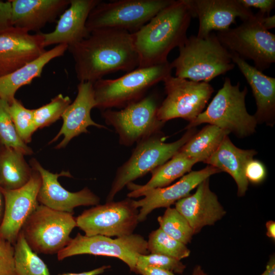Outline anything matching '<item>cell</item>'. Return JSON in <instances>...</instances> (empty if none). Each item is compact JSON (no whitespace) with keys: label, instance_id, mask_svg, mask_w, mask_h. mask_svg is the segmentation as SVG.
Masks as SVG:
<instances>
[{"label":"cell","instance_id":"33","mask_svg":"<svg viewBox=\"0 0 275 275\" xmlns=\"http://www.w3.org/2000/svg\"><path fill=\"white\" fill-rule=\"evenodd\" d=\"M8 109L21 139L26 144L30 143L33 134L37 130L34 121L33 109L26 108L15 98L8 102Z\"/></svg>","mask_w":275,"mask_h":275},{"label":"cell","instance_id":"16","mask_svg":"<svg viewBox=\"0 0 275 275\" xmlns=\"http://www.w3.org/2000/svg\"><path fill=\"white\" fill-rule=\"evenodd\" d=\"M193 17L199 19L197 36H208L213 31L222 32L236 23L239 17L242 21L252 18L254 14L250 8L238 0H183Z\"/></svg>","mask_w":275,"mask_h":275},{"label":"cell","instance_id":"4","mask_svg":"<svg viewBox=\"0 0 275 275\" xmlns=\"http://www.w3.org/2000/svg\"><path fill=\"white\" fill-rule=\"evenodd\" d=\"M168 61L146 67H138L116 79H100L93 83L96 107L103 110L124 107L143 98L152 87L171 75Z\"/></svg>","mask_w":275,"mask_h":275},{"label":"cell","instance_id":"37","mask_svg":"<svg viewBox=\"0 0 275 275\" xmlns=\"http://www.w3.org/2000/svg\"><path fill=\"white\" fill-rule=\"evenodd\" d=\"M244 173L248 182L256 184L263 181L266 176V169L264 164L254 158L247 163Z\"/></svg>","mask_w":275,"mask_h":275},{"label":"cell","instance_id":"2","mask_svg":"<svg viewBox=\"0 0 275 275\" xmlns=\"http://www.w3.org/2000/svg\"><path fill=\"white\" fill-rule=\"evenodd\" d=\"M191 13L183 0L175 1L131 34L139 59V67L168 62L169 53L187 39Z\"/></svg>","mask_w":275,"mask_h":275},{"label":"cell","instance_id":"11","mask_svg":"<svg viewBox=\"0 0 275 275\" xmlns=\"http://www.w3.org/2000/svg\"><path fill=\"white\" fill-rule=\"evenodd\" d=\"M134 201L128 198L85 210L75 218L76 227L88 236L118 237L132 234L139 223V210Z\"/></svg>","mask_w":275,"mask_h":275},{"label":"cell","instance_id":"35","mask_svg":"<svg viewBox=\"0 0 275 275\" xmlns=\"http://www.w3.org/2000/svg\"><path fill=\"white\" fill-rule=\"evenodd\" d=\"M148 267L182 274L186 266L179 260L162 254L150 253L139 256L135 273H138L141 269Z\"/></svg>","mask_w":275,"mask_h":275},{"label":"cell","instance_id":"10","mask_svg":"<svg viewBox=\"0 0 275 275\" xmlns=\"http://www.w3.org/2000/svg\"><path fill=\"white\" fill-rule=\"evenodd\" d=\"M158 106L154 97L149 95L120 111L103 110L102 116L105 123L115 128L120 143L130 146L160 132L164 123L158 119Z\"/></svg>","mask_w":275,"mask_h":275},{"label":"cell","instance_id":"14","mask_svg":"<svg viewBox=\"0 0 275 275\" xmlns=\"http://www.w3.org/2000/svg\"><path fill=\"white\" fill-rule=\"evenodd\" d=\"M32 169L31 178L23 186L14 190L1 189L5 209L0 226V239L12 244L15 243L24 224L39 205L37 198L41 177Z\"/></svg>","mask_w":275,"mask_h":275},{"label":"cell","instance_id":"46","mask_svg":"<svg viewBox=\"0 0 275 275\" xmlns=\"http://www.w3.org/2000/svg\"><path fill=\"white\" fill-rule=\"evenodd\" d=\"M191 275H207L202 268L201 266L197 265L196 266L194 270Z\"/></svg>","mask_w":275,"mask_h":275},{"label":"cell","instance_id":"12","mask_svg":"<svg viewBox=\"0 0 275 275\" xmlns=\"http://www.w3.org/2000/svg\"><path fill=\"white\" fill-rule=\"evenodd\" d=\"M147 241L140 234H132L116 238L102 235L88 236L78 233L57 254L58 260L81 254L117 258L135 272L139 256L148 254Z\"/></svg>","mask_w":275,"mask_h":275},{"label":"cell","instance_id":"31","mask_svg":"<svg viewBox=\"0 0 275 275\" xmlns=\"http://www.w3.org/2000/svg\"><path fill=\"white\" fill-rule=\"evenodd\" d=\"M147 241L150 253L162 254L179 260L188 257L190 253L186 245L172 238L159 228L151 232Z\"/></svg>","mask_w":275,"mask_h":275},{"label":"cell","instance_id":"29","mask_svg":"<svg viewBox=\"0 0 275 275\" xmlns=\"http://www.w3.org/2000/svg\"><path fill=\"white\" fill-rule=\"evenodd\" d=\"M14 258L17 275H50L44 262L29 245L21 231L14 243Z\"/></svg>","mask_w":275,"mask_h":275},{"label":"cell","instance_id":"22","mask_svg":"<svg viewBox=\"0 0 275 275\" xmlns=\"http://www.w3.org/2000/svg\"><path fill=\"white\" fill-rule=\"evenodd\" d=\"M13 26L29 33L54 21L70 0H10Z\"/></svg>","mask_w":275,"mask_h":275},{"label":"cell","instance_id":"36","mask_svg":"<svg viewBox=\"0 0 275 275\" xmlns=\"http://www.w3.org/2000/svg\"><path fill=\"white\" fill-rule=\"evenodd\" d=\"M14 253L12 244L0 239V275H17L15 268Z\"/></svg>","mask_w":275,"mask_h":275},{"label":"cell","instance_id":"19","mask_svg":"<svg viewBox=\"0 0 275 275\" xmlns=\"http://www.w3.org/2000/svg\"><path fill=\"white\" fill-rule=\"evenodd\" d=\"M77 96L62 116L63 124L57 134L49 142L51 144L62 135L64 138L55 147L65 148L74 138L81 133L89 132L87 128L93 126L99 128H107L94 122L91 117V111L96 107L93 83L81 81L77 85Z\"/></svg>","mask_w":275,"mask_h":275},{"label":"cell","instance_id":"38","mask_svg":"<svg viewBox=\"0 0 275 275\" xmlns=\"http://www.w3.org/2000/svg\"><path fill=\"white\" fill-rule=\"evenodd\" d=\"M244 7L250 8L254 7L259 9V12L266 16H269L271 11L275 7L274 0H238Z\"/></svg>","mask_w":275,"mask_h":275},{"label":"cell","instance_id":"24","mask_svg":"<svg viewBox=\"0 0 275 275\" xmlns=\"http://www.w3.org/2000/svg\"><path fill=\"white\" fill-rule=\"evenodd\" d=\"M257 154L255 150L242 149L237 147L226 136L217 149L204 163L228 173L237 186V195H245L249 182L245 176L247 163Z\"/></svg>","mask_w":275,"mask_h":275},{"label":"cell","instance_id":"23","mask_svg":"<svg viewBox=\"0 0 275 275\" xmlns=\"http://www.w3.org/2000/svg\"><path fill=\"white\" fill-rule=\"evenodd\" d=\"M231 54L233 63L237 66L252 90L257 106L254 116L257 123L273 125L275 117V78L264 74L236 54Z\"/></svg>","mask_w":275,"mask_h":275},{"label":"cell","instance_id":"6","mask_svg":"<svg viewBox=\"0 0 275 275\" xmlns=\"http://www.w3.org/2000/svg\"><path fill=\"white\" fill-rule=\"evenodd\" d=\"M196 133L195 128H189L177 141L165 143L159 132L138 142L128 160L118 169L106 202L113 201L128 183L170 159Z\"/></svg>","mask_w":275,"mask_h":275},{"label":"cell","instance_id":"43","mask_svg":"<svg viewBox=\"0 0 275 275\" xmlns=\"http://www.w3.org/2000/svg\"><path fill=\"white\" fill-rule=\"evenodd\" d=\"M261 275H275V256L271 255L266 266V269Z\"/></svg>","mask_w":275,"mask_h":275},{"label":"cell","instance_id":"9","mask_svg":"<svg viewBox=\"0 0 275 275\" xmlns=\"http://www.w3.org/2000/svg\"><path fill=\"white\" fill-rule=\"evenodd\" d=\"M73 214L39 204L21 231L35 253L58 254L69 243L70 233L76 227Z\"/></svg>","mask_w":275,"mask_h":275},{"label":"cell","instance_id":"44","mask_svg":"<svg viewBox=\"0 0 275 275\" xmlns=\"http://www.w3.org/2000/svg\"><path fill=\"white\" fill-rule=\"evenodd\" d=\"M267 232L266 235L272 240H275V222L272 220L268 221L265 224Z\"/></svg>","mask_w":275,"mask_h":275},{"label":"cell","instance_id":"42","mask_svg":"<svg viewBox=\"0 0 275 275\" xmlns=\"http://www.w3.org/2000/svg\"><path fill=\"white\" fill-rule=\"evenodd\" d=\"M108 265H103L94 269L79 273H67L60 275H98L102 273L106 269L109 268Z\"/></svg>","mask_w":275,"mask_h":275},{"label":"cell","instance_id":"13","mask_svg":"<svg viewBox=\"0 0 275 275\" xmlns=\"http://www.w3.org/2000/svg\"><path fill=\"white\" fill-rule=\"evenodd\" d=\"M166 98L159 105L158 119L164 123L175 118L193 122L203 112L214 90L206 82L168 76L163 81Z\"/></svg>","mask_w":275,"mask_h":275},{"label":"cell","instance_id":"20","mask_svg":"<svg viewBox=\"0 0 275 275\" xmlns=\"http://www.w3.org/2000/svg\"><path fill=\"white\" fill-rule=\"evenodd\" d=\"M175 208L186 218L194 234L206 226L213 225L226 214L216 195L209 187V179L202 181L192 195L175 204Z\"/></svg>","mask_w":275,"mask_h":275},{"label":"cell","instance_id":"18","mask_svg":"<svg viewBox=\"0 0 275 275\" xmlns=\"http://www.w3.org/2000/svg\"><path fill=\"white\" fill-rule=\"evenodd\" d=\"M220 172L217 168L208 165L202 170L189 172L170 186L146 191L142 195L145 197L144 198L134 201L136 207L140 208L139 222L146 220L148 215L155 209L171 207L178 201L190 195V192L202 181Z\"/></svg>","mask_w":275,"mask_h":275},{"label":"cell","instance_id":"3","mask_svg":"<svg viewBox=\"0 0 275 275\" xmlns=\"http://www.w3.org/2000/svg\"><path fill=\"white\" fill-rule=\"evenodd\" d=\"M178 48L179 56L170 63L179 78L208 82L235 66L231 53L213 32L203 38L191 36Z\"/></svg>","mask_w":275,"mask_h":275},{"label":"cell","instance_id":"7","mask_svg":"<svg viewBox=\"0 0 275 275\" xmlns=\"http://www.w3.org/2000/svg\"><path fill=\"white\" fill-rule=\"evenodd\" d=\"M174 0L101 1L91 11L86 28L89 33L100 29H115L132 34L148 22Z\"/></svg>","mask_w":275,"mask_h":275},{"label":"cell","instance_id":"28","mask_svg":"<svg viewBox=\"0 0 275 275\" xmlns=\"http://www.w3.org/2000/svg\"><path fill=\"white\" fill-rule=\"evenodd\" d=\"M229 133L215 125L208 124L194 134L178 152L198 162H204Z\"/></svg>","mask_w":275,"mask_h":275},{"label":"cell","instance_id":"32","mask_svg":"<svg viewBox=\"0 0 275 275\" xmlns=\"http://www.w3.org/2000/svg\"><path fill=\"white\" fill-rule=\"evenodd\" d=\"M8 102L0 98V146L11 148L24 155L33 151L19 136L8 109Z\"/></svg>","mask_w":275,"mask_h":275},{"label":"cell","instance_id":"5","mask_svg":"<svg viewBox=\"0 0 275 275\" xmlns=\"http://www.w3.org/2000/svg\"><path fill=\"white\" fill-rule=\"evenodd\" d=\"M240 84L233 85L230 79L226 77L222 88L213 97L207 108L201 113L187 129L203 123L215 125L242 138L252 134L257 121L254 115L248 112L245 96L248 89L240 90Z\"/></svg>","mask_w":275,"mask_h":275},{"label":"cell","instance_id":"30","mask_svg":"<svg viewBox=\"0 0 275 275\" xmlns=\"http://www.w3.org/2000/svg\"><path fill=\"white\" fill-rule=\"evenodd\" d=\"M159 228L172 238L186 245L194 233L186 218L174 207L167 208L157 218Z\"/></svg>","mask_w":275,"mask_h":275},{"label":"cell","instance_id":"41","mask_svg":"<svg viewBox=\"0 0 275 275\" xmlns=\"http://www.w3.org/2000/svg\"><path fill=\"white\" fill-rule=\"evenodd\" d=\"M261 22L263 26L268 31L275 27V16H266L262 13Z\"/></svg>","mask_w":275,"mask_h":275},{"label":"cell","instance_id":"40","mask_svg":"<svg viewBox=\"0 0 275 275\" xmlns=\"http://www.w3.org/2000/svg\"><path fill=\"white\" fill-rule=\"evenodd\" d=\"M138 273L142 275H175L172 272L152 267L141 269Z\"/></svg>","mask_w":275,"mask_h":275},{"label":"cell","instance_id":"26","mask_svg":"<svg viewBox=\"0 0 275 275\" xmlns=\"http://www.w3.org/2000/svg\"><path fill=\"white\" fill-rule=\"evenodd\" d=\"M197 162H199L197 160L188 158L178 152L164 163L153 170L151 172V179L145 184L128 183L127 186L130 192L127 196L130 198H138L148 190L169 186L176 179L190 172L194 165Z\"/></svg>","mask_w":275,"mask_h":275},{"label":"cell","instance_id":"1","mask_svg":"<svg viewBox=\"0 0 275 275\" xmlns=\"http://www.w3.org/2000/svg\"><path fill=\"white\" fill-rule=\"evenodd\" d=\"M77 79L94 83L106 74L128 72L139 66L131 34L123 30L100 29L68 46Z\"/></svg>","mask_w":275,"mask_h":275},{"label":"cell","instance_id":"39","mask_svg":"<svg viewBox=\"0 0 275 275\" xmlns=\"http://www.w3.org/2000/svg\"><path fill=\"white\" fill-rule=\"evenodd\" d=\"M12 26L11 3L9 1H0V33Z\"/></svg>","mask_w":275,"mask_h":275},{"label":"cell","instance_id":"34","mask_svg":"<svg viewBox=\"0 0 275 275\" xmlns=\"http://www.w3.org/2000/svg\"><path fill=\"white\" fill-rule=\"evenodd\" d=\"M71 100L68 96L59 94L51 101L33 109L35 123L37 129L49 126L62 118L65 111L71 104Z\"/></svg>","mask_w":275,"mask_h":275},{"label":"cell","instance_id":"21","mask_svg":"<svg viewBox=\"0 0 275 275\" xmlns=\"http://www.w3.org/2000/svg\"><path fill=\"white\" fill-rule=\"evenodd\" d=\"M100 0H70L67 9L60 15L54 30L43 33L44 46L65 44L68 46L89 36L86 28L88 16Z\"/></svg>","mask_w":275,"mask_h":275},{"label":"cell","instance_id":"27","mask_svg":"<svg viewBox=\"0 0 275 275\" xmlns=\"http://www.w3.org/2000/svg\"><path fill=\"white\" fill-rule=\"evenodd\" d=\"M21 152L0 146V187L14 190L25 185L30 180L33 169Z\"/></svg>","mask_w":275,"mask_h":275},{"label":"cell","instance_id":"15","mask_svg":"<svg viewBox=\"0 0 275 275\" xmlns=\"http://www.w3.org/2000/svg\"><path fill=\"white\" fill-rule=\"evenodd\" d=\"M30 166L41 177V185L37 200L40 204L51 209L73 213L74 209L80 206H96L100 198L88 187L77 192H70L64 188L58 181L59 177H72L69 171L53 173L44 169L35 158L30 160Z\"/></svg>","mask_w":275,"mask_h":275},{"label":"cell","instance_id":"45","mask_svg":"<svg viewBox=\"0 0 275 275\" xmlns=\"http://www.w3.org/2000/svg\"><path fill=\"white\" fill-rule=\"evenodd\" d=\"M5 209L4 199L0 187V226L2 224Z\"/></svg>","mask_w":275,"mask_h":275},{"label":"cell","instance_id":"17","mask_svg":"<svg viewBox=\"0 0 275 275\" xmlns=\"http://www.w3.org/2000/svg\"><path fill=\"white\" fill-rule=\"evenodd\" d=\"M45 51L43 33L31 34L14 26L0 33V77L36 59Z\"/></svg>","mask_w":275,"mask_h":275},{"label":"cell","instance_id":"8","mask_svg":"<svg viewBox=\"0 0 275 275\" xmlns=\"http://www.w3.org/2000/svg\"><path fill=\"white\" fill-rule=\"evenodd\" d=\"M261 16L258 11L239 26L217 32L216 36L230 53L252 60L254 67L262 71L275 62V35L263 26Z\"/></svg>","mask_w":275,"mask_h":275},{"label":"cell","instance_id":"25","mask_svg":"<svg viewBox=\"0 0 275 275\" xmlns=\"http://www.w3.org/2000/svg\"><path fill=\"white\" fill-rule=\"evenodd\" d=\"M68 46L59 44L46 50L36 59L6 75L0 77V98L10 102L17 90L41 76L44 67L52 60L64 55Z\"/></svg>","mask_w":275,"mask_h":275}]
</instances>
